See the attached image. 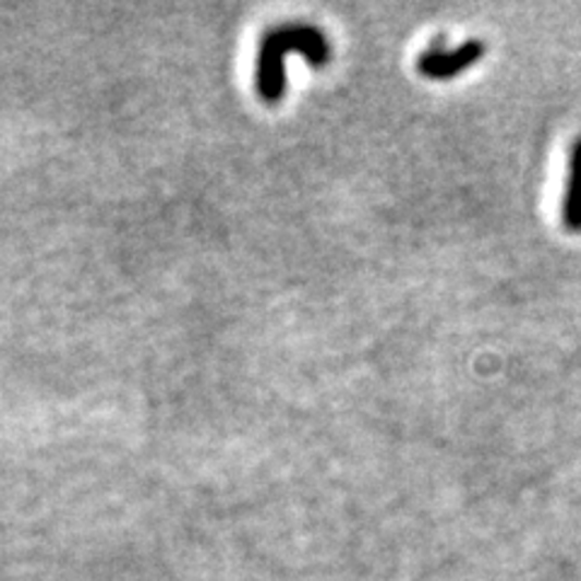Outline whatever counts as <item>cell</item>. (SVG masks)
Listing matches in <instances>:
<instances>
[{
    "mask_svg": "<svg viewBox=\"0 0 581 581\" xmlns=\"http://www.w3.org/2000/svg\"><path fill=\"white\" fill-rule=\"evenodd\" d=\"M289 53H301L313 69H323L332 61V44L325 37V32L305 22L293 25H279L269 29L259 44L257 59V93L267 105L281 102L287 93V69L283 59Z\"/></svg>",
    "mask_w": 581,
    "mask_h": 581,
    "instance_id": "obj_1",
    "label": "cell"
},
{
    "mask_svg": "<svg viewBox=\"0 0 581 581\" xmlns=\"http://www.w3.org/2000/svg\"><path fill=\"white\" fill-rule=\"evenodd\" d=\"M485 41L480 39H465L456 49H446L441 44L426 49L420 59H416V71L429 81H453L456 75L465 73L468 69L485 57Z\"/></svg>",
    "mask_w": 581,
    "mask_h": 581,
    "instance_id": "obj_2",
    "label": "cell"
},
{
    "mask_svg": "<svg viewBox=\"0 0 581 581\" xmlns=\"http://www.w3.org/2000/svg\"><path fill=\"white\" fill-rule=\"evenodd\" d=\"M562 223L569 233H581V136L569 158V174L562 199Z\"/></svg>",
    "mask_w": 581,
    "mask_h": 581,
    "instance_id": "obj_3",
    "label": "cell"
}]
</instances>
